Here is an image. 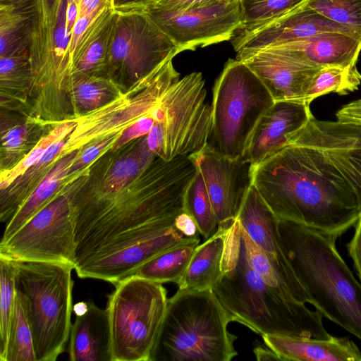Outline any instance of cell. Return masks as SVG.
Wrapping results in <instances>:
<instances>
[{"instance_id": "obj_1", "label": "cell", "mask_w": 361, "mask_h": 361, "mask_svg": "<svg viewBox=\"0 0 361 361\" xmlns=\"http://www.w3.org/2000/svg\"><path fill=\"white\" fill-rule=\"evenodd\" d=\"M197 172L188 155L157 157L135 186L108 193L75 190V268L173 227Z\"/></svg>"}, {"instance_id": "obj_2", "label": "cell", "mask_w": 361, "mask_h": 361, "mask_svg": "<svg viewBox=\"0 0 361 361\" xmlns=\"http://www.w3.org/2000/svg\"><path fill=\"white\" fill-rule=\"evenodd\" d=\"M252 179L279 220L336 238L361 213L353 186L315 148L288 145L253 166Z\"/></svg>"}, {"instance_id": "obj_3", "label": "cell", "mask_w": 361, "mask_h": 361, "mask_svg": "<svg viewBox=\"0 0 361 361\" xmlns=\"http://www.w3.org/2000/svg\"><path fill=\"white\" fill-rule=\"evenodd\" d=\"M221 270V276L212 289L233 322L261 336L282 334L327 338L331 336L317 310L286 299L250 266L237 219L228 224Z\"/></svg>"}, {"instance_id": "obj_4", "label": "cell", "mask_w": 361, "mask_h": 361, "mask_svg": "<svg viewBox=\"0 0 361 361\" xmlns=\"http://www.w3.org/2000/svg\"><path fill=\"white\" fill-rule=\"evenodd\" d=\"M288 259L311 305L361 341V283L339 254L337 238L279 219Z\"/></svg>"}, {"instance_id": "obj_5", "label": "cell", "mask_w": 361, "mask_h": 361, "mask_svg": "<svg viewBox=\"0 0 361 361\" xmlns=\"http://www.w3.org/2000/svg\"><path fill=\"white\" fill-rule=\"evenodd\" d=\"M232 318L212 289L179 290L168 300L150 361H231Z\"/></svg>"}, {"instance_id": "obj_6", "label": "cell", "mask_w": 361, "mask_h": 361, "mask_svg": "<svg viewBox=\"0 0 361 361\" xmlns=\"http://www.w3.org/2000/svg\"><path fill=\"white\" fill-rule=\"evenodd\" d=\"M16 290L26 300L36 361H55L70 338L73 265L17 262Z\"/></svg>"}, {"instance_id": "obj_7", "label": "cell", "mask_w": 361, "mask_h": 361, "mask_svg": "<svg viewBox=\"0 0 361 361\" xmlns=\"http://www.w3.org/2000/svg\"><path fill=\"white\" fill-rule=\"evenodd\" d=\"M274 102L266 86L243 61L228 59L213 89L214 145H209L230 159L244 157L259 119Z\"/></svg>"}, {"instance_id": "obj_8", "label": "cell", "mask_w": 361, "mask_h": 361, "mask_svg": "<svg viewBox=\"0 0 361 361\" xmlns=\"http://www.w3.org/2000/svg\"><path fill=\"white\" fill-rule=\"evenodd\" d=\"M114 286L106 308L111 361H150L167 307V291L161 283L136 276Z\"/></svg>"}, {"instance_id": "obj_9", "label": "cell", "mask_w": 361, "mask_h": 361, "mask_svg": "<svg viewBox=\"0 0 361 361\" xmlns=\"http://www.w3.org/2000/svg\"><path fill=\"white\" fill-rule=\"evenodd\" d=\"M205 81L200 72L180 78L154 111V123L146 135L157 157L170 161L196 153L208 145L212 107L206 102Z\"/></svg>"}, {"instance_id": "obj_10", "label": "cell", "mask_w": 361, "mask_h": 361, "mask_svg": "<svg viewBox=\"0 0 361 361\" xmlns=\"http://www.w3.org/2000/svg\"><path fill=\"white\" fill-rule=\"evenodd\" d=\"M172 60L102 107L70 118L77 125L66 137L59 159L106 137L121 135L141 118L153 114L169 89L180 79Z\"/></svg>"}, {"instance_id": "obj_11", "label": "cell", "mask_w": 361, "mask_h": 361, "mask_svg": "<svg viewBox=\"0 0 361 361\" xmlns=\"http://www.w3.org/2000/svg\"><path fill=\"white\" fill-rule=\"evenodd\" d=\"M178 53L173 41L143 12L115 11L113 37L103 76L121 87H128Z\"/></svg>"}, {"instance_id": "obj_12", "label": "cell", "mask_w": 361, "mask_h": 361, "mask_svg": "<svg viewBox=\"0 0 361 361\" xmlns=\"http://www.w3.org/2000/svg\"><path fill=\"white\" fill-rule=\"evenodd\" d=\"M75 216L69 188L61 190L18 231L0 242V256L16 262L75 265Z\"/></svg>"}, {"instance_id": "obj_13", "label": "cell", "mask_w": 361, "mask_h": 361, "mask_svg": "<svg viewBox=\"0 0 361 361\" xmlns=\"http://www.w3.org/2000/svg\"><path fill=\"white\" fill-rule=\"evenodd\" d=\"M140 11L173 41L179 53L231 40L241 25L239 0H221L178 13L147 8Z\"/></svg>"}, {"instance_id": "obj_14", "label": "cell", "mask_w": 361, "mask_h": 361, "mask_svg": "<svg viewBox=\"0 0 361 361\" xmlns=\"http://www.w3.org/2000/svg\"><path fill=\"white\" fill-rule=\"evenodd\" d=\"M202 175L219 223L236 219L252 185V165L244 157L230 159L209 144L190 154Z\"/></svg>"}, {"instance_id": "obj_15", "label": "cell", "mask_w": 361, "mask_h": 361, "mask_svg": "<svg viewBox=\"0 0 361 361\" xmlns=\"http://www.w3.org/2000/svg\"><path fill=\"white\" fill-rule=\"evenodd\" d=\"M236 219L253 242L262 250L278 276L299 302L311 300L288 259L279 230V219L265 203L257 188H250Z\"/></svg>"}, {"instance_id": "obj_16", "label": "cell", "mask_w": 361, "mask_h": 361, "mask_svg": "<svg viewBox=\"0 0 361 361\" xmlns=\"http://www.w3.org/2000/svg\"><path fill=\"white\" fill-rule=\"evenodd\" d=\"M67 0H35L30 61L32 89L61 90L65 82L57 25Z\"/></svg>"}, {"instance_id": "obj_17", "label": "cell", "mask_w": 361, "mask_h": 361, "mask_svg": "<svg viewBox=\"0 0 361 361\" xmlns=\"http://www.w3.org/2000/svg\"><path fill=\"white\" fill-rule=\"evenodd\" d=\"M307 3L255 31L235 35L231 41L237 55L286 44L325 32H342L361 37L311 9Z\"/></svg>"}, {"instance_id": "obj_18", "label": "cell", "mask_w": 361, "mask_h": 361, "mask_svg": "<svg viewBox=\"0 0 361 361\" xmlns=\"http://www.w3.org/2000/svg\"><path fill=\"white\" fill-rule=\"evenodd\" d=\"M194 238L185 236L173 226L113 253L88 260L74 270L81 279L103 280L115 285L155 255Z\"/></svg>"}, {"instance_id": "obj_19", "label": "cell", "mask_w": 361, "mask_h": 361, "mask_svg": "<svg viewBox=\"0 0 361 361\" xmlns=\"http://www.w3.org/2000/svg\"><path fill=\"white\" fill-rule=\"evenodd\" d=\"M236 59L257 75L274 102L305 103L313 78L321 68L266 50L236 55Z\"/></svg>"}, {"instance_id": "obj_20", "label": "cell", "mask_w": 361, "mask_h": 361, "mask_svg": "<svg viewBox=\"0 0 361 361\" xmlns=\"http://www.w3.org/2000/svg\"><path fill=\"white\" fill-rule=\"evenodd\" d=\"M313 117L310 105L298 102L278 101L259 119L244 157L257 166L281 149Z\"/></svg>"}, {"instance_id": "obj_21", "label": "cell", "mask_w": 361, "mask_h": 361, "mask_svg": "<svg viewBox=\"0 0 361 361\" xmlns=\"http://www.w3.org/2000/svg\"><path fill=\"white\" fill-rule=\"evenodd\" d=\"M263 50L318 68H346L357 64L361 51V37L325 32Z\"/></svg>"}, {"instance_id": "obj_22", "label": "cell", "mask_w": 361, "mask_h": 361, "mask_svg": "<svg viewBox=\"0 0 361 361\" xmlns=\"http://www.w3.org/2000/svg\"><path fill=\"white\" fill-rule=\"evenodd\" d=\"M265 345L284 361H361V350L348 338H300L282 334L262 336Z\"/></svg>"}, {"instance_id": "obj_23", "label": "cell", "mask_w": 361, "mask_h": 361, "mask_svg": "<svg viewBox=\"0 0 361 361\" xmlns=\"http://www.w3.org/2000/svg\"><path fill=\"white\" fill-rule=\"evenodd\" d=\"M71 361H111V330L106 309L92 301L86 310L76 314L69 338Z\"/></svg>"}, {"instance_id": "obj_24", "label": "cell", "mask_w": 361, "mask_h": 361, "mask_svg": "<svg viewBox=\"0 0 361 361\" xmlns=\"http://www.w3.org/2000/svg\"><path fill=\"white\" fill-rule=\"evenodd\" d=\"M114 16V8L106 6L90 23L72 56V77L103 76L113 37Z\"/></svg>"}, {"instance_id": "obj_25", "label": "cell", "mask_w": 361, "mask_h": 361, "mask_svg": "<svg viewBox=\"0 0 361 361\" xmlns=\"http://www.w3.org/2000/svg\"><path fill=\"white\" fill-rule=\"evenodd\" d=\"M229 221L219 224L216 231L196 247L177 283L179 290L212 289L219 281Z\"/></svg>"}, {"instance_id": "obj_26", "label": "cell", "mask_w": 361, "mask_h": 361, "mask_svg": "<svg viewBox=\"0 0 361 361\" xmlns=\"http://www.w3.org/2000/svg\"><path fill=\"white\" fill-rule=\"evenodd\" d=\"M35 0H0V57L30 55Z\"/></svg>"}, {"instance_id": "obj_27", "label": "cell", "mask_w": 361, "mask_h": 361, "mask_svg": "<svg viewBox=\"0 0 361 361\" xmlns=\"http://www.w3.org/2000/svg\"><path fill=\"white\" fill-rule=\"evenodd\" d=\"M79 153L80 150L74 151L56 162L8 221L1 241L8 239L58 194L61 183L68 177V171Z\"/></svg>"}, {"instance_id": "obj_28", "label": "cell", "mask_w": 361, "mask_h": 361, "mask_svg": "<svg viewBox=\"0 0 361 361\" xmlns=\"http://www.w3.org/2000/svg\"><path fill=\"white\" fill-rule=\"evenodd\" d=\"M62 139L54 142L43 157L16 179L8 188L1 190L0 220L9 221L43 178L59 159L60 152L66 143Z\"/></svg>"}, {"instance_id": "obj_29", "label": "cell", "mask_w": 361, "mask_h": 361, "mask_svg": "<svg viewBox=\"0 0 361 361\" xmlns=\"http://www.w3.org/2000/svg\"><path fill=\"white\" fill-rule=\"evenodd\" d=\"M200 241L199 236H197L169 248L141 264L129 276L142 277L161 284L169 282L178 283Z\"/></svg>"}, {"instance_id": "obj_30", "label": "cell", "mask_w": 361, "mask_h": 361, "mask_svg": "<svg viewBox=\"0 0 361 361\" xmlns=\"http://www.w3.org/2000/svg\"><path fill=\"white\" fill-rule=\"evenodd\" d=\"M156 158L147 145L146 135L140 137L133 150L122 156L109 169L103 186L88 190L106 193L118 191L145 171Z\"/></svg>"}, {"instance_id": "obj_31", "label": "cell", "mask_w": 361, "mask_h": 361, "mask_svg": "<svg viewBox=\"0 0 361 361\" xmlns=\"http://www.w3.org/2000/svg\"><path fill=\"white\" fill-rule=\"evenodd\" d=\"M111 79L99 75H75L72 77L69 92L78 116L97 109L123 92Z\"/></svg>"}, {"instance_id": "obj_32", "label": "cell", "mask_w": 361, "mask_h": 361, "mask_svg": "<svg viewBox=\"0 0 361 361\" xmlns=\"http://www.w3.org/2000/svg\"><path fill=\"white\" fill-rule=\"evenodd\" d=\"M309 0H239L241 25L238 34L255 31L300 8Z\"/></svg>"}, {"instance_id": "obj_33", "label": "cell", "mask_w": 361, "mask_h": 361, "mask_svg": "<svg viewBox=\"0 0 361 361\" xmlns=\"http://www.w3.org/2000/svg\"><path fill=\"white\" fill-rule=\"evenodd\" d=\"M1 361H36L26 300L17 290L7 347Z\"/></svg>"}, {"instance_id": "obj_34", "label": "cell", "mask_w": 361, "mask_h": 361, "mask_svg": "<svg viewBox=\"0 0 361 361\" xmlns=\"http://www.w3.org/2000/svg\"><path fill=\"white\" fill-rule=\"evenodd\" d=\"M360 84L361 73L357 66L322 67L313 78L305 95V103L310 105L317 97L330 92L348 94L357 90Z\"/></svg>"}, {"instance_id": "obj_35", "label": "cell", "mask_w": 361, "mask_h": 361, "mask_svg": "<svg viewBox=\"0 0 361 361\" xmlns=\"http://www.w3.org/2000/svg\"><path fill=\"white\" fill-rule=\"evenodd\" d=\"M184 212L194 219L199 233L205 239L216 231L219 223L203 178L198 171L187 189Z\"/></svg>"}, {"instance_id": "obj_36", "label": "cell", "mask_w": 361, "mask_h": 361, "mask_svg": "<svg viewBox=\"0 0 361 361\" xmlns=\"http://www.w3.org/2000/svg\"><path fill=\"white\" fill-rule=\"evenodd\" d=\"M40 129L39 123L28 120L1 128V171L9 169L20 162L38 142L30 138L36 137Z\"/></svg>"}, {"instance_id": "obj_37", "label": "cell", "mask_w": 361, "mask_h": 361, "mask_svg": "<svg viewBox=\"0 0 361 361\" xmlns=\"http://www.w3.org/2000/svg\"><path fill=\"white\" fill-rule=\"evenodd\" d=\"M77 122L72 118L59 121L46 133L26 156L13 167L1 171L0 189L8 188L16 179L43 157L47 149L55 142L65 139L74 129Z\"/></svg>"}, {"instance_id": "obj_38", "label": "cell", "mask_w": 361, "mask_h": 361, "mask_svg": "<svg viewBox=\"0 0 361 361\" xmlns=\"http://www.w3.org/2000/svg\"><path fill=\"white\" fill-rule=\"evenodd\" d=\"M17 264L16 261L0 256V361L6 353L14 310Z\"/></svg>"}, {"instance_id": "obj_39", "label": "cell", "mask_w": 361, "mask_h": 361, "mask_svg": "<svg viewBox=\"0 0 361 361\" xmlns=\"http://www.w3.org/2000/svg\"><path fill=\"white\" fill-rule=\"evenodd\" d=\"M307 6L361 36V0H309Z\"/></svg>"}, {"instance_id": "obj_40", "label": "cell", "mask_w": 361, "mask_h": 361, "mask_svg": "<svg viewBox=\"0 0 361 361\" xmlns=\"http://www.w3.org/2000/svg\"><path fill=\"white\" fill-rule=\"evenodd\" d=\"M240 232L245 255L250 266L268 285L278 293L290 301L298 302L286 285L274 271L264 253L250 238L240 223Z\"/></svg>"}, {"instance_id": "obj_41", "label": "cell", "mask_w": 361, "mask_h": 361, "mask_svg": "<svg viewBox=\"0 0 361 361\" xmlns=\"http://www.w3.org/2000/svg\"><path fill=\"white\" fill-rule=\"evenodd\" d=\"M1 89L27 90L32 87L30 55L0 57Z\"/></svg>"}, {"instance_id": "obj_42", "label": "cell", "mask_w": 361, "mask_h": 361, "mask_svg": "<svg viewBox=\"0 0 361 361\" xmlns=\"http://www.w3.org/2000/svg\"><path fill=\"white\" fill-rule=\"evenodd\" d=\"M317 149L353 186L361 210V149Z\"/></svg>"}, {"instance_id": "obj_43", "label": "cell", "mask_w": 361, "mask_h": 361, "mask_svg": "<svg viewBox=\"0 0 361 361\" xmlns=\"http://www.w3.org/2000/svg\"><path fill=\"white\" fill-rule=\"evenodd\" d=\"M120 135H112L94 142L81 150L68 171V176L80 172L96 160L100 155L111 149ZM68 178V177H67Z\"/></svg>"}, {"instance_id": "obj_44", "label": "cell", "mask_w": 361, "mask_h": 361, "mask_svg": "<svg viewBox=\"0 0 361 361\" xmlns=\"http://www.w3.org/2000/svg\"><path fill=\"white\" fill-rule=\"evenodd\" d=\"M220 1L221 0H154L141 10L147 8L166 13H178L191 9L210 6Z\"/></svg>"}, {"instance_id": "obj_45", "label": "cell", "mask_w": 361, "mask_h": 361, "mask_svg": "<svg viewBox=\"0 0 361 361\" xmlns=\"http://www.w3.org/2000/svg\"><path fill=\"white\" fill-rule=\"evenodd\" d=\"M154 123V113L141 118L123 131L111 147V151L115 152L128 142L147 135Z\"/></svg>"}, {"instance_id": "obj_46", "label": "cell", "mask_w": 361, "mask_h": 361, "mask_svg": "<svg viewBox=\"0 0 361 361\" xmlns=\"http://www.w3.org/2000/svg\"><path fill=\"white\" fill-rule=\"evenodd\" d=\"M346 247L361 282V213L355 224L353 237L347 243Z\"/></svg>"}, {"instance_id": "obj_47", "label": "cell", "mask_w": 361, "mask_h": 361, "mask_svg": "<svg viewBox=\"0 0 361 361\" xmlns=\"http://www.w3.org/2000/svg\"><path fill=\"white\" fill-rule=\"evenodd\" d=\"M336 118L341 123L361 126V98L341 107L336 113Z\"/></svg>"}, {"instance_id": "obj_48", "label": "cell", "mask_w": 361, "mask_h": 361, "mask_svg": "<svg viewBox=\"0 0 361 361\" xmlns=\"http://www.w3.org/2000/svg\"><path fill=\"white\" fill-rule=\"evenodd\" d=\"M78 17L96 16L105 7L114 8V0H78Z\"/></svg>"}, {"instance_id": "obj_49", "label": "cell", "mask_w": 361, "mask_h": 361, "mask_svg": "<svg viewBox=\"0 0 361 361\" xmlns=\"http://www.w3.org/2000/svg\"><path fill=\"white\" fill-rule=\"evenodd\" d=\"M96 16H82L78 17L77 20L74 25L72 30L71 42H70V53L71 60L73 53L76 49L77 45L82 39L87 27ZM72 67V66H71Z\"/></svg>"}, {"instance_id": "obj_50", "label": "cell", "mask_w": 361, "mask_h": 361, "mask_svg": "<svg viewBox=\"0 0 361 361\" xmlns=\"http://www.w3.org/2000/svg\"><path fill=\"white\" fill-rule=\"evenodd\" d=\"M175 227L187 237L199 235V231L194 219L185 212L178 215L175 219Z\"/></svg>"}, {"instance_id": "obj_51", "label": "cell", "mask_w": 361, "mask_h": 361, "mask_svg": "<svg viewBox=\"0 0 361 361\" xmlns=\"http://www.w3.org/2000/svg\"><path fill=\"white\" fill-rule=\"evenodd\" d=\"M154 0H114L116 12H130L141 10Z\"/></svg>"}, {"instance_id": "obj_52", "label": "cell", "mask_w": 361, "mask_h": 361, "mask_svg": "<svg viewBox=\"0 0 361 361\" xmlns=\"http://www.w3.org/2000/svg\"><path fill=\"white\" fill-rule=\"evenodd\" d=\"M78 9L77 2H68L66 9V28L68 32L72 34V30L77 20Z\"/></svg>"}, {"instance_id": "obj_53", "label": "cell", "mask_w": 361, "mask_h": 361, "mask_svg": "<svg viewBox=\"0 0 361 361\" xmlns=\"http://www.w3.org/2000/svg\"><path fill=\"white\" fill-rule=\"evenodd\" d=\"M254 353L257 360H279L276 354L267 345L258 346L254 349Z\"/></svg>"}, {"instance_id": "obj_54", "label": "cell", "mask_w": 361, "mask_h": 361, "mask_svg": "<svg viewBox=\"0 0 361 361\" xmlns=\"http://www.w3.org/2000/svg\"><path fill=\"white\" fill-rule=\"evenodd\" d=\"M67 1H68V2H73V1L77 2L78 0H67Z\"/></svg>"}]
</instances>
